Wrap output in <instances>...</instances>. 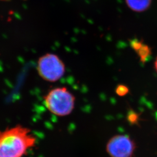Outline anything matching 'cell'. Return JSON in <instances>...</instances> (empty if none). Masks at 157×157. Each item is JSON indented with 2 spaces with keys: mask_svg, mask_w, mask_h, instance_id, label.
<instances>
[{
  "mask_svg": "<svg viewBox=\"0 0 157 157\" xmlns=\"http://www.w3.org/2000/svg\"><path fill=\"white\" fill-rule=\"evenodd\" d=\"M36 143V137L28 128H6L0 131V157H22Z\"/></svg>",
  "mask_w": 157,
  "mask_h": 157,
  "instance_id": "cell-1",
  "label": "cell"
},
{
  "mask_svg": "<svg viewBox=\"0 0 157 157\" xmlns=\"http://www.w3.org/2000/svg\"><path fill=\"white\" fill-rule=\"evenodd\" d=\"M45 105L48 110L58 117H66L73 111L75 97L67 88L56 87L50 90L44 97Z\"/></svg>",
  "mask_w": 157,
  "mask_h": 157,
  "instance_id": "cell-2",
  "label": "cell"
},
{
  "mask_svg": "<svg viewBox=\"0 0 157 157\" xmlns=\"http://www.w3.org/2000/svg\"><path fill=\"white\" fill-rule=\"evenodd\" d=\"M37 69L40 76L49 82L58 81L66 71L65 65L61 58L52 53L46 54L40 58Z\"/></svg>",
  "mask_w": 157,
  "mask_h": 157,
  "instance_id": "cell-3",
  "label": "cell"
},
{
  "mask_svg": "<svg viewBox=\"0 0 157 157\" xmlns=\"http://www.w3.org/2000/svg\"><path fill=\"white\" fill-rule=\"evenodd\" d=\"M135 148V142L124 135L113 136L106 145V151L111 157H132Z\"/></svg>",
  "mask_w": 157,
  "mask_h": 157,
  "instance_id": "cell-4",
  "label": "cell"
},
{
  "mask_svg": "<svg viewBox=\"0 0 157 157\" xmlns=\"http://www.w3.org/2000/svg\"><path fill=\"white\" fill-rule=\"evenodd\" d=\"M129 8L137 12L145 11L151 6L152 0H125Z\"/></svg>",
  "mask_w": 157,
  "mask_h": 157,
  "instance_id": "cell-5",
  "label": "cell"
},
{
  "mask_svg": "<svg viewBox=\"0 0 157 157\" xmlns=\"http://www.w3.org/2000/svg\"><path fill=\"white\" fill-rule=\"evenodd\" d=\"M132 46L134 50L140 58L141 61L144 62L150 56L151 51L147 45L142 43L138 40H133L132 42Z\"/></svg>",
  "mask_w": 157,
  "mask_h": 157,
  "instance_id": "cell-6",
  "label": "cell"
},
{
  "mask_svg": "<svg viewBox=\"0 0 157 157\" xmlns=\"http://www.w3.org/2000/svg\"><path fill=\"white\" fill-rule=\"evenodd\" d=\"M129 91V89L124 84H119L117 87L115 92L117 95L121 97H123L128 94Z\"/></svg>",
  "mask_w": 157,
  "mask_h": 157,
  "instance_id": "cell-7",
  "label": "cell"
},
{
  "mask_svg": "<svg viewBox=\"0 0 157 157\" xmlns=\"http://www.w3.org/2000/svg\"><path fill=\"white\" fill-rule=\"evenodd\" d=\"M128 121L134 124L135 122H136L137 121V115L135 112H132V113H129L128 115Z\"/></svg>",
  "mask_w": 157,
  "mask_h": 157,
  "instance_id": "cell-8",
  "label": "cell"
},
{
  "mask_svg": "<svg viewBox=\"0 0 157 157\" xmlns=\"http://www.w3.org/2000/svg\"><path fill=\"white\" fill-rule=\"evenodd\" d=\"M154 65H155V70H156V71H157V59H156V60H155V64H154Z\"/></svg>",
  "mask_w": 157,
  "mask_h": 157,
  "instance_id": "cell-9",
  "label": "cell"
}]
</instances>
